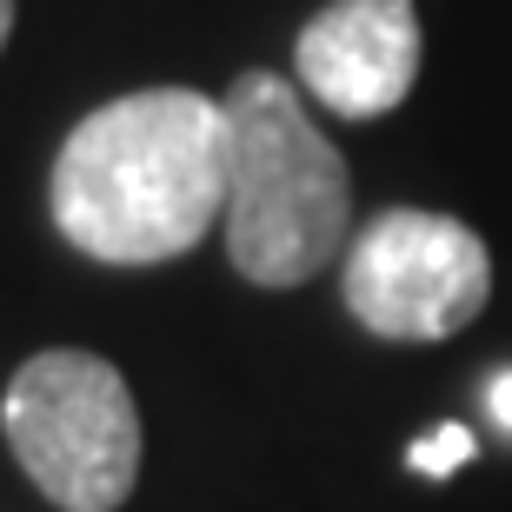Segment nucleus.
I'll use <instances>...</instances> for the list:
<instances>
[{
	"label": "nucleus",
	"instance_id": "f257e3e1",
	"mask_svg": "<svg viewBox=\"0 0 512 512\" xmlns=\"http://www.w3.org/2000/svg\"><path fill=\"white\" fill-rule=\"evenodd\" d=\"M54 227L100 266H160L227 220V107L140 87L80 120L47 180Z\"/></svg>",
	"mask_w": 512,
	"mask_h": 512
},
{
	"label": "nucleus",
	"instance_id": "f03ea898",
	"mask_svg": "<svg viewBox=\"0 0 512 512\" xmlns=\"http://www.w3.org/2000/svg\"><path fill=\"white\" fill-rule=\"evenodd\" d=\"M227 260L253 286H306L353 240V180L293 80L247 67L227 87Z\"/></svg>",
	"mask_w": 512,
	"mask_h": 512
},
{
	"label": "nucleus",
	"instance_id": "7ed1b4c3",
	"mask_svg": "<svg viewBox=\"0 0 512 512\" xmlns=\"http://www.w3.org/2000/svg\"><path fill=\"white\" fill-rule=\"evenodd\" d=\"M0 426L20 473L60 512H120L140 479V406L120 366L80 346H54L14 373Z\"/></svg>",
	"mask_w": 512,
	"mask_h": 512
},
{
	"label": "nucleus",
	"instance_id": "20e7f679",
	"mask_svg": "<svg viewBox=\"0 0 512 512\" xmlns=\"http://www.w3.org/2000/svg\"><path fill=\"white\" fill-rule=\"evenodd\" d=\"M340 293L373 340H453L493 293V253L453 213L386 207L346 240Z\"/></svg>",
	"mask_w": 512,
	"mask_h": 512
},
{
	"label": "nucleus",
	"instance_id": "39448f33",
	"mask_svg": "<svg viewBox=\"0 0 512 512\" xmlns=\"http://www.w3.org/2000/svg\"><path fill=\"white\" fill-rule=\"evenodd\" d=\"M300 87L340 120H380L419 80L413 0H333L300 27Z\"/></svg>",
	"mask_w": 512,
	"mask_h": 512
},
{
	"label": "nucleus",
	"instance_id": "423d86ee",
	"mask_svg": "<svg viewBox=\"0 0 512 512\" xmlns=\"http://www.w3.org/2000/svg\"><path fill=\"white\" fill-rule=\"evenodd\" d=\"M466 459H473V433H466V426H439V433L406 446V466L426 473V479H446L453 466H466Z\"/></svg>",
	"mask_w": 512,
	"mask_h": 512
},
{
	"label": "nucleus",
	"instance_id": "0eeeda50",
	"mask_svg": "<svg viewBox=\"0 0 512 512\" xmlns=\"http://www.w3.org/2000/svg\"><path fill=\"white\" fill-rule=\"evenodd\" d=\"M486 406H493V419L512 433V373H499V380L486 386Z\"/></svg>",
	"mask_w": 512,
	"mask_h": 512
},
{
	"label": "nucleus",
	"instance_id": "6e6552de",
	"mask_svg": "<svg viewBox=\"0 0 512 512\" xmlns=\"http://www.w3.org/2000/svg\"><path fill=\"white\" fill-rule=\"evenodd\" d=\"M7 34H14V0H0V47H7Z\"/></svg>",
	"mask_w": 512,
	"mask_h": 512
}]
</instances>
